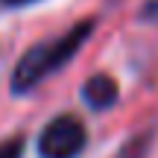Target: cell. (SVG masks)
Wrapping results in <instances>:
<instances>
[{"label": "cell", "mask_w": 158, "mask_h": 158, "mask_svg": "<svg viewBox=\"0 0 158 158\" xmlns=\"http://www.w3.org/2000/svg\"><path fill=\"white\" fill-rule=\"evenodd\" d=\"M88 32H91V23H79V27H73L64 38L32 47V50L18 62L15 76H12V88H15L18 94H23V91H29L32 85H38L47 73H53L56 68H62L79 47H82V41L88 38Z\"/></svg>", "instance_id": "obj_1"}, {"label": "cell", "mask_w": 158, "mask_h": 158, "mask_svg": "<svg viewBox=\"0 0 158 158\" xmlns=\"http://www.w3.org/2000/svg\"><path fill=\"white\" fill-rule=\"evenodd\" d=\"M82 147H85V129L70 114L56 117L41 132V141H38L41 158H76L82 152Z\"/></svg>", "instance_id": "obj_2"}, {"label": "cell", "mask_w": 158, "mask_h": 158, "mask_svg": "<svg viewBox=\"0 0 158 158\" xmlns=\"http://www.w3.org/2000/svg\"><path fill=\"white\" fill-rule=\"evenodd\" d=\"M82 94H85V100H88L91 108H108L117 100V82H114L111 76H106V73H97V76H91L88 82H85Z\"/></svg>", "instance_id": "obj_3"}, {"label": "cell", "mask_w": 158, "mask_h": 158, "mask_svg": "<svg viewBox=\"0 0 158 158\" xmlns=\"http://www.w3.org/2000/svg\"><path fill=\"white\" fill-rule=\"evenodd\" d=\"M21 149H23V143L18 138H9V141L0 143V158H21Z\"/></svg>", "instance_id": "obj_4"}, {"label": "cell", "mask_w": 158, "mask_h": 158, "mask_svg": "<svg viewBox=\"0 0 158 158\" xmlns=\"http://www.w3.org/2000/svg\"><path fill=\"white\" fill-rule=\"evenodd\" d=\"M3 3H12V6H21V3H32V0H3Z\"/></svg>", "instance_id": "obj_5"}]
</instances>
